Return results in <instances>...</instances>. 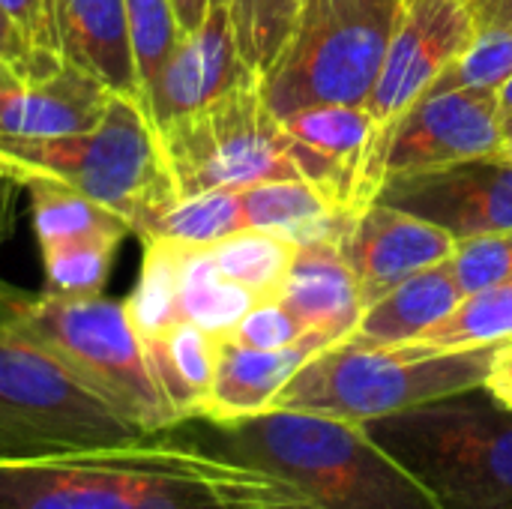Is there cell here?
I'll list each match as a JSON object with an SVG mask.
<instances>
[{"label":"cell","mask_w":512,"mask_h":509,"mask_svg":"<svg viewBox=\"0 0 512 509\" xmlns=\"http://www.w3.org/2000/svg\"><path fill=\"white\" fill-rule=\"evenodd\" d=\"M210 426L219 441L213 453L285 477L315 509H441L363 423L270 408Z\"/></svg>","instance_id":"1"},{"label":"cell","mask_w":512,"mask_h":509,"mask_svg":"<svg viewBox=\"0 0 512 509\" xmlns=\"http://www.w3.org/2000/svg\"><path fill=\"white\" fill-rule=\"evenodd\" d=\"M0 333L39 348L147 438L180 426L147 366L126 303L102 294L63 297L42 291L27 297L3 282Z\"/></svg>","instance_id":"2"},{"label":"cell","mask_w":512,"mask_h":509,"mask_svg":"<svg viewBox=\"0 0 512 509\" xmlns=\"http://www.w3.org/2000/svg\"><path fill=\"white\" fill-rule=\"evenodd\" d=\"M363 429L441 509H512V411L486 387L366 420Z\"/></svg>","instance_id":"3"},{"label":"cell","mask_w":512,"mask_h":509,"mask_svg":"<svg viewBox=\"0 0 512 509\" xmlns=\"http://www.w3.org/2000/svg\"><path fill=\"white\" fill-rule=\"evenodd\" d=\"M0 180L66 186L120 213L129 228L177 195L147 111L138 99L117 93L99 123L84 132L0 135Z\"/></svg>","instance_id":"4"},{"label":"cell","mask_w":512,"mask_h":509,"mask_svg":"<svg viewBox=\"0 0 512 509\" xmlns=\"http://www.w3.org/2000/svg\"><path fill=\"white\" fill-rule=\"evenodd\" d=\"M498 348L501 345L432 351L411 342L387 348L339 342L309 357L279 390L273 408L327 414L354 423L378 420L483 387Z\"/></svg>","instance_id":"5"},{"label":"cell","mask_w":512,"mask_h":509,"mask_svg":"<svg viewBox=\"0 0 512 509\" xmlns=\"http://www.w3.org/2000/svg\"><path fill=\"white\" fill-rule=\"evenodd\" d=\"M402 0H306L276 63L261 78L282 120L312 105H366L381 75Z\"/></svg>","instance_id":"6"},{"label":"cell","mask_w":512,"mask_h":509,"mask_svg":"<svg viewBox=\"0 0 512 509\" xmlns=\"http://www.w3.org/2000/svg\"><path fill=\"white\" fill-rule=\"evenodd\" d=\"M144 438L39 348L0 333V462L114 450Z\"/></svg>","instance_id":"7"},{"label":"cell","mask_w":512,"mask_h":509,"mask_svg":"<svg viewBox=\"0 0 512 509\" xmlns=\"http://www.w3.org/2000/svg\"><path fill=\"white\" fill-rule=\"evenodd\" d=\"M156 135L177 195L303 180L291 159L294 138L270 111L261 78L237 84L210 105L171 120Z\"/></svg>","instance_id":"8"},{"label":"cell","mask_w":512,"mask_h":509,"mask_svg":"<svg viewBox=\"0 0 512 509\" xmlns=\"http://www.w3.org/2000/svg\"><path fill=\"white\" fill-rule=\"evenodd\" d=\"M477 18L462 0H402L393 39L366 111L378 126V156L384 165L387 132L438 81V75L471 45Z\"/></svg>","instance_id":"9"},{"label":"cell","mask_w":512,"mask_h":509,"mask_svg":"<svg viewBox=\"0 0 512 509\" xmlns=\"http://www.w3.org/2000/svg\"><path fill=\"white\" fill-rule=\"evenodd\" d=\"M375 201L426 219L453 240L512 231V159L501 150L429 171L390 174Z\"/></svg>","instance_id":"10"},{"label":"cell","mask_w":512,"mask_h":509,"mask_svg":"<svg viewBox=\"0 0 512 509\" xmlns=\"http://www.w3.org/2000/svg\"><path fill=\"white\" fill-rule=\"evenodd\" d=\"M504 147V111L495 90L423 93L387 132L384 180L492 156Z\"/></svg>","instance_id":"11"},{"label":"cell","mask_w":512,"mask_h":509,"mask_svg":"<svg viewBox=\"0 0 512 509\" xmlns=\"http://www.w3.org/2000/svg\"><path fill=\"white\" fill-rule=\"evenodd\" d=\"M339 249L357 282L360 303L369 309L405 279L444 264L453 255L456 240L426 219L372 201L348 222Z\"/></svg>","instance_id":"12"},{"label":"cell","mask_w":512,"mask_h":509,"mask_svg":"<svg viewBox=\"0 0 512 509\" xmlns=\"http://www.w3.org/2000/svg\"><path fill=\"white\" fill-rule=\"evenodd\" d=\"M258 78L240 57L228 0H210V12L195 33H186L144 99V111L159 132L171 120L192 114L237 84Z\"/></svg>","instance_id":"13"},{"label":"cell","mask_w":512,"mask_h":509,"mask_svg":"<svg viewBox=\"0 0 512 509\" xmlns=\"http://www.w3.org/2000/svg\"><path fill=\"white\" fill-rule=\"evenodd\" d=\"M0 509H132L123 447L0 462Z\"/></svg>","instance_id":"14"},{"label":"cell","mask_w":512,"mask_h":509,"mask_svg":"<svg viewBox=\"0 0 512 509\" xmlns=\"http://www.w3.org/2000/svg\"><path fill=\"white\" fill-rule=\"evenodd\" d=\"M111 90L96 78L54 66L0 75V135H66L99 123Z\"/></svg>","instance_id":"15"},{"label":"cell","mask_w":512,"mask_h":509,"mask_svg":"<svg viewBox=\"0 0 512 509\" xmlns=\"http://www.w3.org/2000/svg\"><path fill=\"white\" fill-rule=\"evenodd\" d=\"M330 345L333 342L327 336L309 333L297 345L276 348V351H258V348H246V345H237V342L219 336L216 375H213V387H210V396H207L198 420L231 423V420H243V417L270 411L273 399L294 378V372L309 357H315L318 351H324Z\"/></svg>","instance_id":"16"},{"label":"cell","mask_w":512,"mask_h":509,"mask_svg":"<svg viewBox=\"0 0 512 509\" xmlns=\"http://www.w3.org/2000/svg\"><path fill=\"white\" fill-rule=\"evenodd\" d=\"M54 18L66 66L141 102L126 0H54Z\"/></svg>","instance_id":"17"},{"label":"cell","mask_w":512,"mask_h":509,"mask_svg":"<svg viewBox=\"0 0 512 509\" xmlns=\"http://www.w3.org/2000/svg\"><path fill=\"white\" fill-rule=\"evenodd\" d=\"M276 300H282L309 333H321L333 345L345 342L363 315L360 291L342 258L339 240L300 243Z\"/></svg>","instance_id":"18"},{"label":"cell","mask_w":512,"mask_h":509,"mask_svg":"<svg viewBox=\"0 0 512 509\" xmlns=\"http://www.w3.org/2000/svg\"><path fill=\"white\" fill-rule=\"evenodd\" d=\"M465 291L453 279L447 261L420 270L417 276L396 285L378 303L363 309L360 324L345 342L363 348H387V345H408L420 339L429 327L444 321L459 303Z\"/></svg>","instance_id":"19"},{"label":"cell","mask_w":512,"mask_h":509,"mask_svg":"<svg viewBox=\"0 0 512 509\" xmlns=\"http://www.w3.org/2000/svg\"><path fill=\"white\" fill-rule=\"evenodd\" d=\"M141 348L177 420H198L216 375L219 336L192 321H177L162 333L141 339Z\"/></svg>","instance_id":"20"},{"label":"cell","mask_w":512,"mask_h":509,"mask_svg":"<svg viewBox=\"0 0 512 509\" xmlns=\"http://www.w3.org/2000/svg\"><path fill=\"white\" fill-rule=\"evenodd\" d=\"M240 189H210L201 195H174L147 210L132 234L141 240H174L186 246H213L237 231H246Z\"/></svg>","instance_id":"21"},{"label":"cell","mask_w":512,"mask_h":509,"mask_svg":"<svg viewBox=\"0 0 512 509\" xmlns=\"http://www.w3.org/2000/svg\"><path fill=\"white\" fill-rule=\"evenodd\" d=\"M24 189L30 195V213H33V231H36L39 249H51L60 243L84 240V237L123 240L126 234H132L129 222L120 213H114L66 186L33 180Z\"/></svg>","instance_id":"22"},{"label":"cell","mask_w":512,"mask_h":509,"mask_svg":"<svg viewBox=\"0 0 512 509\" xmlns=\"http://www.w3.org/2000/svg\"><path fill=\"white\" fill-rule=\"evenodd\" d=\"M297 246L300 243L285 234L246 228V231H237L207 249H210L216 270L225 279L246 288L261 303V300H276L282 294V285L291 273Z\"/></svg>","instance_id":"23"},{"label":"cell","mask_w":512,"mask_h":509,"mask_svg":"<svg viewBox=\"0 0 512 509\" xmlns=\"http://www.w3.org/2000/svg\"><path fill=\"white\" fill-rule=\"evenodd\" d=\"M255 303L258 300L246 288H240L216 270L207 246L183 249L177 288L180 321H192L213 336H225Z\"/></svg>","instance_id":"24"},{"label":"cell","mask_w":512,"mask_h":509,"mask_svg":"<svg viewBox=\"0 0 512 509\" xmlns=\"http://www.w3.org/2000/svg\"><path fill=\"white\" fill-rule=\"evenodd\" d=\"M512 339V279L465 294L462 303L411 345L432 351L492 348Z\"/></svg>","instance_id":"25"},{"label":"cell","mask_w":512,"mask_h":509,"mask_svg":"<svg viewBox=\"0 0 512 509\" xmlns=\"http://www.w3.org/2000/svg\"><path fill=\"white\" fill-rule=\"evenodd\" d=\"M183 249L186 243H174V240H144L138 285L129 294V300H123L138 339H150L180 321L177 288H180Z\"/></svg>","instance_id":"26"},{"label":"cell","mask_w":512,"mask_h":509,"mask_svg":"<svg viewBox=\"0 0 512 509\" xmlns=\"http://www.w3.org/2000/svg\"><path fill=\"white\" fill-rule=\"evenodd\" d=\"M306 0H228L234 39L243 63L264 78L294 33Z\"/></svg>","instance_id":"27"},{"label":"cell","mask_w":512,"mask_h":509,"mask_svg":"<svg viewBox=\"0 0 512 509\" xmlns=\"http://www.w3.org/2000/svg\"><path fill=\"white\" fill-rule=\"evenodd\" d=\"M123 240L114 237H84L72 243H60L42 252L45 291L63 297H96L105 291L114 255Z\"/></svg>","instance_id":"28"},{"label":"cell","mask_w":512,"mask_h":509,"mask_svg":"<svg viewBox=\"0 0 512 509\" xmlns=\"http://www.w3.org/2000/svg\"><path fill=\"white\" fill-rule=\"evenodd\" d=\"M126 18H129V39H132L138 84H141V108H144V99L153 90L171 54L177 51L183 30L177 24L171 0H126Z\"/></svg>","instance_id":"29"},{"label":"cell","mask_w":512,"mask_h":509,"mask_svg":"<svg viewBox=\"0 0 512 509\" xmlns=\"http://www.w3.org/2000/svg\"><path fill=\"white\" fill-rule=\"evenodd\" d=\"M512 78V30L477 27L471 45L438 75L426 93L447 90H501Z\"/></svg>","instance_id":"30"},{"label":"cell","mask_w":512,"mask_h":509,"mask_svg":"<svg viewBox=\"0 0 512 509\" xmlns=\"http://www.w3.org/2000/svg\"><path fill=\"white\" fill-rule=\"evenodd\" d=\"M447 267L465 294H477L512 279V231L456 240Z\"/></svg>","instance_id":"31"},{"label":"cell","mask_w":512,"mask_h":509,"mask_svg":"<svg viewBox=\"0 0 512 509\" xmlns=\"http://www.w3.org/2000/svg\"><path fill=\"white\" fill-rule=\"evenodd\" d=\"M306 336H309V330L300 324V318L282 300H261V303H255L234 324V330L225 333V339H231L237 345H246V348H258V351L288 348V345H297Z\"/></svg>","instance_id":"32"},{"label":"cell","mask_w":512,"mask_h":509,"mask_svg":"<svg viewBox=\"0 0 512 509\" xmlns=\"http://www.w3.org/2000/svg\"><path fill=\"white\" fill-rule=\"evenodd\" d=\"M0 12L21 36V42L39 57H60V36L54 18V0H0Z\"/></svg>","instance_id":"33"},{"label":"cell","mask_w":512,"mask_h":509,"mask_svg":"<svg viewBox=\"0 0 512 509\" xmlns=\"http://www.w3.org/2000/svg\"><path fill=\"white\" fill-rule=\"evenodd\" d=\"M54 66H63V60L33 54L21 42V36L12 30L6 15L0 12V75H9V72H45V69H54Z\"/></svg>","instance_id":"34"},{"label":"cell","mask_w":512,"mask_h":509,"mask_svg":"<svg viewBox=\"0 0 512 509\" xmlns=\"http://www.w3.org/2000/svg\"><path fill=\"white\" fill-rule=\"evenodd\" d=\"M501 405H507L512 411V348L501 345L498 354H495V363H492V372L483 384Z\"/></svg>","instance_id":"35"},{"label":"cell","mask_w":512,"mask_h":509,"mask_svg":"<svg viewBox=\"0 0 512 509\" xmlns=\"http://www.w3.org/2000/svg\"><path fill=\"white\" fill-rule=\"evenodd\" d=\"M468 6L477 18V27L512 30V0H474Z\"/></svg>","instance_id":"36"},{"label":"cell","mask_w":512,"mask_h":509,"mask_svg":"<svg viewBox=\"0 0 512 509\" xmlns=\"http://www.w3.org/2000/svg\"><path fill=\"white\" fill-rule=\"evenodd\" d=\"M171 3H174V15H177V24H180L183 36L195 33L204 24L207 12H210V0H171Z\"/></svg>","instance_id":"37"},{"label":"cell","mask_w":512,"mask_h":509,"mask_svg":"<svg viewBox=\"0 0 512 509\" xmlns=\"http://www.w3.org/2000/svg\"><path fill=\"white\" fill-rule=\"evenodd\" d=\"M498 99H501V111H504V117L512 111V78L498 90Z\"/></svg>","instance_id":"38"},{"label":"cell","mask_w":512,"mask_h":509,"mask_svg":"<svg viewBox=\"0 0 512 509\" xmlns=\"http://www.w3.org/2000/svg\"><path fill=\"white\" fill-rule=\"evenodd\" d=\"M504 141H507V147L512 144V111L504 117Z\"/></svg>","instance_id":"39"},{"label":"cell","mask_w":512,"mask_h":509,"mask_svg":"<svg viewBox=\"0 0 512 509\" xmlns=\"http://www.w3.org/2000/svg\"><path fill=\"white\" fill-rule=\"evenodd\" d=\"M504 153H507V156H510V159H512V144H510V147H504Z\"/></svg>","instance_id":"40"},{"label":"cell","mask_w":512,"mask_h":509,"mask_svg":"<svg viewBox=\"0 0 512 509\" xmlns=\"http://www.w3.org/2000/svg\"><path fill=\"white\" fill-rule=\"evenodd\" d=\"M504 345H507V348H512V339H510V342H504Z\"/></svg>","instance_id":"41"},{"label":"cell","mask_w":512,"mask_h":509,"mask_svg":"<svg viewBox=\"0 0 512 509\" xmlns=\"http://www.w3.org/2000/svg\"><path fill=\"white\" fill-rule=\"evenodd\" d=\"M462 3H474V0H462Z\"/></svg>","instance_id":"42"},{"label":"cell","mask_w":512,"mask_h":509,"mask_svg":"<svg viewBox=\"0 0 512 509\" xmlns=\"http://www.w3.org/2000/svg\"><path fill=\"white\" fill-rule=\"evenodd\" d=\"M0 288H3V279H0Z\"/></svg>","instance_id":"43"}]
</instances>
